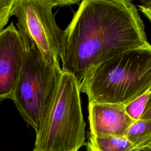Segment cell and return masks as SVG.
Masks as SVG:
<instances>
[{
    "label": "cell",
    "mask_w": 151,
    "mask_h": 151,
    "mask_svg": "<svg viewBox=\"0 0 151 151\" xmlns=\"http://www.w3.org/2000/svg\"><path fill=\"white\" fill-rule=\"evenodd\" d=\"M151 47L137 7L129 0H83L64 30L63 71L80 81L86 71L120 52Z\"/></svg>",
    "instance_id": "1"
},
{
    "label": "cell",
    "mask_w": 151,
    "mask_h": 151,
    "mask_svg": "<svg viewBox=\"0 0 151 151\" xmlns=\"http://www.w3.org/2000/svg\"><path fill=\"white\" fill-rule=\"evenodd\" d=\"M80 89L88 102L126 106L151 90V47L120 52L90 67Z\"/></svg>",
    "instance_id": "2"
},
{
    "label": "cell",
    "mask_w": 151,
    "mask_h": 151,
    "mask_svg": "<svg viewBox=\"0 0 151 151\" xmlns=\"http://www.w3.org/2000/svg\"><path fill=\"white\" fill-rule=\"evenodd\" d=\"M80 83L63 71L54 97L39 128L32 151H78L86 145Z\"/></svg>",
    "instance_id": "3"
},
{
    "label": "cell",
    "mask_w": 151,
    "mask_h": 151,
    "mask_svg": "<svg viewBox=\"0 0 151 151\" xmlns=\"http://www.w3.org/2000/svg\"><path fill=\"white\" fill-rule=\"evenodd\" d=\"M21 72L11 97L21 116L36 132L48 111L63 71L26 44Z\"/></svg>",
    "instance_id": "4"
},
{
    "label": "cell",
    "mask_w": 151,
    "mask_h": 151,
    "mask_svg": "<svg viewBox=\"0 0 151 151\" xmlns=\"http://www.w3.org/2000/svg\"><path fill=\"white\" fill-rule=\"evenodd\" d=\"M68 0H14L11 15L22 40L34 46L48 62L60 64L64 30L58 26L53 8L78 3Z\"/></svg>",
    "instance_id": "5"
},
{
    "label": "cell",
    "mask_w": 151,
    "mask_h": 151,
    "mask_svg": "<svg viewBox=\"0 0 151 151\" xmlns=\"http://www.w3.org/2000/svg\"><path fill=\"white\" fill-rule=\"evenodd\" d=\"M25 46L13 22L0 32V100L10 99L22 66Z\"/></svg>",
    "instance_id": "6"
},
{
    "label": "cell",
    "mask_w": 151,
    "mask_h": 151,
    "mask_svg": "<svg viewBox=\"0 0 151 151\" xmlns=\"http://www.w3.org/2000/svg\"><path fill=\"white\" fill-rule=\"evenodd\" d=\"M124 106L88 102L90 133L93 136L124 137L134 122L126 114Z\"/></svg>",
    "instance_id": "7"
},
{
    "label": "cell",
    "mask_w": 151,
    "mask_h": 151,
    "mask_svg": "<svg viewBox=\"0 0 151 151\" xmlns=\"http://www.w3.org/2000/svg\"><path fill=\"white\" fill-rule=\"evenodd\" d=\"M87 151H129L134 147L125 137L88 134Z\"/></svg>",
    "instance_id": "8"
},
{
    "label": "cell",
    "mask_w": 151,
    "mask_h": 151,
    "mask_svg": "<svg viewBox=\"0 0 151 151\" xmlns=\"http://www.w3.org/2000/svg\"><path fill=\"white\" fill-rule=\"evenodd\" d=\"M124 137L134 147L151 145V120L134 121L128 128Z\"/></svg>",
    "instance_id": "9"
},
{
    "label": "cell",
    "mask_w": 151,
    "mask_h": 151,
    "mask_svg": "<svg viewBox=\"0 0 151 151\" xmlns=\"http://www.w3.org/2000/svg\"><path fill=\"white\" fill-rule=\"evenodd\" d=\"M151 90H148L125 106L128 116L134 121L151 120Z\"/></svg>",
    "instance_id": "10"
},
{
    "label": "cell",
    "mask_w": 151,
    "mask_h": 151,
    "mask_svg": "<svg viewBox=\"0 0 151 151\" xmlns=\"http://www.w3.org/2000/svg\"><path fill=\"white\" fill-rule=\"evenodd\" d=\"M14 0H0V32L8 24Z\"/></svg>",
    "instance_id": "11"
},
{
    "label": "cell",
    "mask_w": 151,
    "mask_h": 151,
    "mask_svg": "<svg viewBox=\"0 0 151 151\" xmlns=\"http://www.w3.org/2000/svg\"><path fill=\"white\" fill-rule=\"evenodd\" d=\"M142 4L138 5L139 9L150 21L151 19V1H142Z\"/></svg>",
    "instance_id": "12"
},
{
    "label": "cell",
    "mask_w": 151,
    "mask_h": 151,
    "mask_svg": "<svg viewBox=\"0 0 151 151\" xmlns=\"http://www.w3.org/2000/svg\"><path fill=\"white\" fill-rule=\"evenodd\" d=\"M129 151H151V145L139 147H133Z\"/></svg>",
    "instance_id": "13"
}]
</instances>
